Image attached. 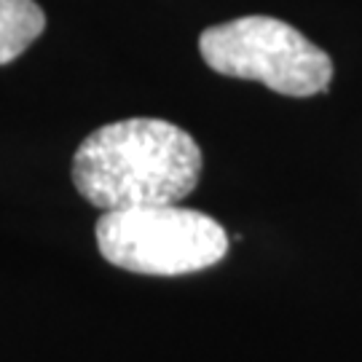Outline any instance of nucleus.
Masks as SVG:
<instances>
[{"label": "nucleus", "mask_w": 362, "mask_h": 362, "mask_svg": "<svg viewBox=\"0 0 362 362\" xmlns=\"http://www.w3.org/2000/svg\"><path fill=\"white\" fill-rule=\"evenodd\" d=\"M202 148L164 118H124L94 129L73 156V185L91 207L180 204L202 177Z\"/></svg>", "instance_id": "obj_1"}, {"label": "nucleus", "mask_w": 362, "mask_h": 362, "mask_svg": "<svg viewBox=\"0 0 362 362\" xmlns=\"http://www.w3.org/2000/svg\"><path fill=\"white\" fill-rule=\"evenodd\" d=\"M94 236L107 263L145 276L204 272L228 252V233L218 220L177 204L107 209Z\"/></svg>", "instance_id": "obj_2"}, {"label": "nucleus", "mask_w": 362, "mask_h": 362, "mask_svg": "<svg viewBox=\"0 0 362 362\" xmlns=\"http://www.w3.org/2000/svg\"><path fill=\"white\" fill-rule=\"evenodd\" d=\"M199 52L220 76L258 81L287 97L320 94L333 78L327 52L274 16H239L207 27L199 38Z\"/></svg>", "instance_id": "obj_3"}, {"label": "nucleus", "mask_w": 362, "mask_h": 362, "mask_svg": "<svg viewBox=\"0 0 362 362\" xmlns=\"http://www.w3.org/2000/svg\"><path fill=\"white\" fill-rule=\"evenodd\" d=\"M46 13L35 0H0V65H8L38 40Z\"/></svg>", "instance_id": "obj_4"}]
</instances>
